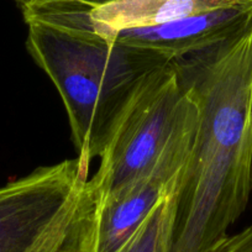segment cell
Segmentation results:
<instances>
[{
    "label": "cell",
    "instance_id": "6da1fadb",
    "mask_svg": "<svg viewBox=\"0 0 252 252\" xmlns=\"http://www.w3.org/2000/svg\"><path fill=\"white\" fill-rule=\"evenodd\" d=\"M173 62L198 124L179 179L172 252H215L252 194V24Z\"/></svg>",
    "mask_w": 252,
    "mask_h": 252
},
{
    "label": "cell",
    "instance_id": "7a4b0ae2",
    "mask_svg": "<svg viewBox=\"0 0 252 252\" xmlns=\"http://www.w3.org/2000/svg\"><path fill=\"white\" fill-rule=\"evenodd\" d=\"M26 47L62 98L82 166L89 169L123 104L136 84L171 62L156 51L119 42L91 28L73 0L23 9Z\"/></svg>",
    "mask_w": 252,
    "mask_h": 252
},
{
    "label": "cell",
    "instance_id": "3957f363",
    "mask_svg": "<svg viewBox=\"0 0 252 252\" xmlns=\"http://www.w3.org/2000/svg\"><path fill=\"white\" fill-rule=\"evenodd\" d=\"M100 197L78 157L0 187V252H94Z\"/></svg>",
    "mask_w": 252,
    "mask_h": 252
},
{
    "label": "cell",
    "instance_id": "277c9868",
    "mask_svg": "<svg viewBox=\"0 0 252 252\" xmlns=\"http://www.w3.org/2000/svg\"><path fill=\"white\" fill-rule=\"evenodd\" d=\"M192 106L173 61L136 84L99 150L100 166L91 179L100 200L151 168Z\"/></svg>",
    "mask_w": 252,
    "mask_h": 252
},
{
    "label": "cell",
    "instance_id": "5b68a950",
    "mask_svg": "<svg viewBox=\"0 0 252 252\" xmlns=\"http://www.w3.org/2000/svg\"><path fill=\"white\" fill-rule=\"evenodd\" d=\"M198 124L193 106L150 169L100 200L94 252H116L179 182Z\"/></svg>",
    "mask_w": 252,
    "mask_h": 252
},
{
    "label": "cell",
    "instance_id": "8992f818",
    "mask_svg": "<svg viewBox=\"0 0 252 252\" xmlns=\"http://www.w3.org/2000/svg\"><path fill=\"white\" fill-rule=\"evenodd\" d=\"M251 24L252 0H249L162 25L121 30L106 37L156 51L173 61L230 40Z\"/></svg>",
    "mask_w": 252,
    "mask_h": 252
},
{
    "label": "cell",
    "instance_id": "52a82bcc",
    "mask_svg": "<svg viewBox=\"0 0 252 252\" xmlns=\"http://www.w3.org/2000/svg\"><path fill=\"white\" fill-rule=\"evenodd\" d=\"M87 21L99 35L162 25L249 0H96L77 1Z\"/></svg>",
    "mask_w": 252,
    "mask_h": 252
},
{
    "label": "cell",
    "instance_id": "ba28073f",
    "mask_svg": "<svg viewBox=\"0 0 252 252\" xmlns=\"http://www.w3.org/2000/svg\"><path fill=\"white\" fill-rule=\"evenodd\" d=\"M178 183L152 209L116 252H172Z\"/></svg>",
    "mask_w": 252,
    "mask_h": 252
},
{
    "label": "cell",
    "instance_id": "9c48e42d",
    "mask_svg": "<svg viewBox=\"0 0 252 252\" xmlns=\"http://www.w3.org/2000/svg\"><path fill=\"white\" fill-rule=\"evenodd\" d=\"M215 252H252V224L235 235H229Z\"/></svg>",
    "mask_w": 252,
    "mask_h": 252
},
{
    "label": "cell",
    "instance_id": "30bf717a",
    "mask_svg": "<svg viewBox=\"0 0 252 252\" xmlns=\"http://www.w3.org/2000/svg\"><path fill=\"white\" fill-rule=\"evenodd\" d=\"M42 1H47V0H30L29 1V5L26 6V8H29V6L31 5H35V4H38V3H42ZM77 1H86V3H93V1H96V0H77ZM25 9V8H24ZM23 10V9H21Z\"/></svg>",
    "mask_w": 252,
    "mask_h": 252
},
{
    "label": "cell",
    "instance_id": "8fae6325",
    "mask_svg": "<svg viewBox=\"0 0 252 252\" xmlns=\"http://www.w3.org/2000/svg\"><path fill=\"white\" fill-rule=\"evenodd\" d=\"M15 1L19 4V6H20L21 9H24L29 5V1H30V0H15Z\"/></svg>",
    "mask_w": 252,
    "mask_h": 252
}]
</instances>
